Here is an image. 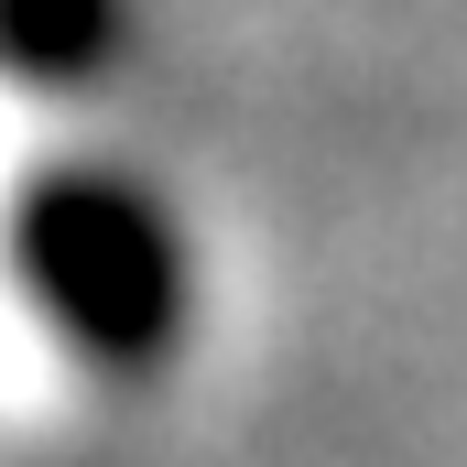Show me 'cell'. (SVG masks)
<instances>
[{"mask_svg": "<svg viewBox=\"0 0 467 467\" xmlns=\"http://www.w3.org/2000/svg\"><path fill=\"white\" fill-rule=\"evenodd\" d=\"M130 55V0H0V77L33 99H88Z\"/></svg>", "mask_w": 467, "mask_h": 467, "instance_id": "cell-2", "label": "cell"}, {"mask_svg": "<svg viewBox=\"0 0 467 467\" xmlns=\"http://www.w3.org/2000/svg\"><path fill=\"white\" fill-rule=\"evenodd\" d=\"M0 272L22 316L109 391H152L185 337H196V239L141 185L130 163L99 152H44L22 163L0 207Z\"/></svg>", "mask_w": 467, "mask_h": 467, "instance_id": "cell-1", "label": "cell"}]
</instances>
